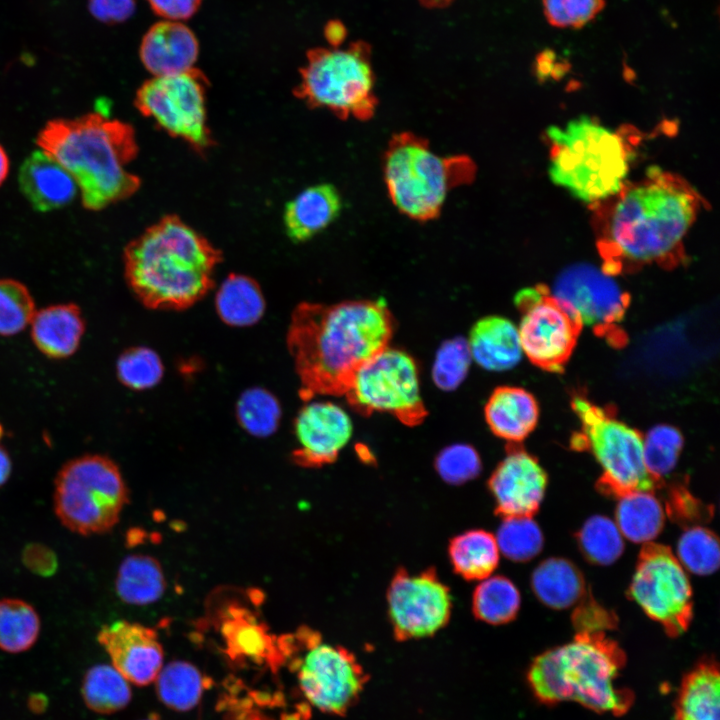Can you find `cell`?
Masks as SVG:
<instances>
[{
    "mask_svg": "<svg viewBox=\"0 0 720 720\" xmlns=\"http://www.w3.org/2000/svg\"><path fill=\"white\" fill-rule=\"evenodd\" d=\"M484 415L493 434L509 443H521L537 426L539 406L527 390L500 386L490 395Z\"/></svg>",
    "mask_w": 720,
    "mask_h": 720,
    "instance_id": "obj_26",
    "label": "cell"
},
{
    "mask_svg": "<svg viewBox=\"0 0 720 720\" xmlns=\"http://www.w3.org/2000/svg\"><path fill=\"white\" fill-rule=\"evenodd\" d=\"M387 603L399 640L435 634L447 624L452 609L449 589L433 569L415 574L399 570L388 588Z\"/></svg>",
    "mask_w": 720,
    "mask_h": 720,
    "instance_id": "obj_17",
    "label": "cell"
},
{
    "mask_svg": "<svg viewBox=\"0 0 720 720\" xmlns=\"http://www.w3.org/2000/svg\"><path fill=\"white\" fill-rule=\"evenodd\" d=\"M514 302L523 353L544 371L562 372L584 326L579 313L543 284L520 290Z\"/></svg>",
    "mask_w": 720,
    "mask_h": 720,
    "instance_id": "obj_14",
    "label": "cell"
},
{
    "mask_svg": "<svg viewBox=\"0 0 720 720\" xmlns=\"http://www.w3.org/2000/svg\"><path fill=\"white\" fill-rule=\"evenodd\" d=\"M628 594L670 637L688 629L693 618L692 588L684 567L668 546L644 543Z\"/></svg>",
    "mask_w": 720,
    "mask_h": 720,
    "instance_id": "obj_15",
    "label": "cell"
},
{
    "mask_svg": "<svg viewBox=\"0 0 720 720\" xmlns=\"http://www.w3.org/2000/svg\"><path fill=\"white\" fill-rule=\"evenodd\" d=\"M435 467L446 482L461 484L472 480L480 473L481 460L472 446L453 444L440 451Z\"/></svg>",
    "mask_w": 720,
    "mask_h": 720,
    "instance_id": "obj_46",
    "label": "cell"
},
{
    "mask_svg": "<svg viewBox=\"0 0 720 720\" xmlns=\"http://www.w3.org/2000/svg\"><path fill=\"white\" fill-rule=\"evenodd\" d=\"M616 525L634 543H647L663 529L665 512L654 492L636 491L618 498Z\"/></svg>",
    "mask_w": 720,
    "mask_h": 720,
    "instance_id": "obj_32",
    "label": "cell"
},
{
    "mask_svg": "<svg viewBox=\"0 0 720 720\" xmlns=\"http://www.w3.org/2000/svg\"><path fill=\"white\" fill-rule=\"evenodd\" d=\"M576 540L587 561L596 565H610L624 551V541L615 522L594 515L586 520L576 534Z\"/></svg>",
    "mask_w": 720,
    "mask_h": 720,
    "instance_id": "obj_39",
    "label": "cell"
},
{
    "mask_svg": "<svg viewBox=\"0 0 720 720\" xmlns=\"http://www.w3.org/2000/svg\"><path fill=\"white\" fill-rule=\"evenodd\" d=\"M684 438L679 429L668 424L652 427L643 436V457L649 474L658 482L664 483L675 468L682 451Z\"/></svg>",
    "mask_w": 720,
    "mask_h": 720,
    "instance_id": "obj_40",
    "label": "cell"
},
{
    "mask_svg": "<svg viewBox=\"0 0 720 720\" xmlns=\"http://www.w3.org/2000/svg\"><path fill=\"white\" fill-rule=\"evenodd\" d=\"M228 712L232 720H275L270 714L254 707L252 701L245 697L240 701L235 698L234 704H228ZM282 720H299L296 713L285 714Z\"/></svg>",
    "mask_w": 720,
    "mask_h": 720,
    "instance_id": "obj_53",
    "label": "cell"
},
{
    "mask_svg": "<svg viewBox=\"0 0 720 720\" xmlns=\"http://www.w3.org/2000/svg\"><path fill=\"white\" fill-rule=\"evenodd\" d=\"M520 593L508 578L489 576L479 583L473 594L472 607L481 621L500 625L512 621L520 608Z\"/></svg>",
    "mask_w": 720,
    "mask_h": 720,
    "instance_id": "obj_36",
    "label": "cell"
},
{
    "mask_svg": "<svg viewBox=\"0 0 720 720\" xmlns=\"http://www.w3.org/2000/svg\"><path fill=\"white\" fill-rule=\"evenodd\" d=\"M36 143L74 178L87 210L125 200L141 185L139 177L126 170L138 154L134 128L102 111L49 120Z\"/></svg>",
    "mask_w": 720,
    "mask_h": 720,
    "instance_id": "obj_4",
    "label": "cell"
},
{
    "mask_svg": "<svg viewBox=\"0 0 720 720\" xmlns=\"http://www.w3.org/2000/svg\"><path fill=\"white\" fill-rule=\"evenodd\" d=\"M495 538L499 552L516 562L533 559L544 544L541 529L531 517L504 518Z\"/></svg>",
    "mask_w": 720,
    "mask_h": 720,
    "instance_id": "obj_41",
    "label": "cell"
},
{
    "mask_svg": "<svg viewBox=\"0 0 720 720\" xmlns=\"http://www.w3.org/2000/svg\"><path fill=\"white\" fill-rule=\"evenodd\" d=\"M572 622L576 632H605L616 628L617 617L586 593L573 611Z\"/></svg>",
    "mask_w": 720,
    "mask_h": 720,
    "instance_id": "obj_49",
    "label": "cell"
},
{
    "mask_svg": "<svg viewBox=\"0 0 720 720\" xmlns=\"http://www.w3.org/2000/svg\"><path fill=\"white\" fill-rule=\"evenodd\" d=\"M467 343L472 359L490 371L513 368L523 354L517 327L497 315L479 319L471 328Z\"/></svg>",
    "mask_w": 720,
    "mask_h": 720,
    "instance_id": "obj_27",
    "label": "cell"
},
{
    "mask_svg": "<svg viewBox=\"0 0 720 720\" xmlns=\"http://www.w3.org/2000/svg\"><path fill=\"white\" fill-rule=\"evenodd\" d=\"M571 408L580 422L571 445L590 451L602 468L598 490L617 499L636 492H654L663 484L647 471L643 457V435L616 415V410L589 400L582 391L571 396Z\"/></svg>",
    "mask_w": 720,
    "mask_h": 720,
    "instance_id": "obj_8",
    "label": "cell"
},
{
    "mask_svg": "<svg viewBox=\"0 0 720 720\" xmlns=\"http://www.w3.org/2000/svg\"><path fill=\"white\" fill-rule=\"evenodd\" d=\"M342 199L330 183L312 185L287 202L283 223L287 236L305 242L324 231L339 216Z\"/></svg>",
    "mask_w": 720,
    "mask_h": 720,
    "instance_id": "obj_24",
    "label": "cell"
},
{
    "mask_svg": "<svg viewBox=\"0 0 720 720\" xmlns=\"http://www.w3.org/2000/svg\"><path fill=\"white\" fill-rule=\"evenodd\" d=\"M155 680L161 702L182 712L194 708L206 688V679L199 669L185 661H173L162 667Z\"/></svg>",
    "mask_w": 720,
    "mask_h": 720,
    "instance_id": "obj_34",
    "label": "cell"
},
{
    "mask_svg": "<svg viewBox=\"0 0 720 720\" xmlns=\"http://www.w3.org/2000/svg\"><path fill=\"white\" fill-rule=\"evenodd\" d=\"M119 598L132 605H147L159 600L166 590V580L157 559L135 554L119 566L115 580Z\"/></svg>",
    "mask_w": 720,
    "mask_h": 720,
    "instance_id": "obj_31",
    "label": "cell"
},
{
    "mask_svg": "<svg viewBox=\"0 0 720 720\" xmlns=\"http://www.w3.org/2000/svg\"><path fill=\"white\" fill-rule=\"evenodd\" d=\"M241 428L252 436L264 438L279 427L282 408L277 397L262 387H252L241 393L235 406Z\"/></svg>",
    "mask_w": 720,
    "mask_h": 720,
    "instance_id": "obj_38",
    "label": "cell"
},
{
    "mask_svg": "<svg viewBox=\"0 0 720 720\" xmlns=\"http://www.w3.org/2000/svg\"><path fill=\"white\" fill-rule=\"evenodd\" d=\"M97 640L109 655L112 666L135 685H148L163 667V648L150 627L117 620L104 625Z\"/></svg>",
    "mask_w": 720,
    "mask_h": 720,
    "instance_id": "obj_20",
    "label": "cell"
},
{
    "mask_svg": "<svg viewBox=\"0 0 720 720\" xmlns=\"http://www.w3.org/2000/svg\"><path fill=\"white\" fill-rule=\"evenodd\" d=\"M36 312L29 289L20 281L0 279V335L13 336L30 325Z\"/></svg>",
    "mask_w": 720,
    "mask_h": 720,
    "instance_id": "obj_44",
    "label": "cell"
},
{
    "mask_svg": "<svg viewBox=\"0 0 720 720\" xmlns=\"http://www.w3.org/2000/svg\"><path fill=\"white\" fill-rule=\"evenodd\" d=\"M18 183L26 200L38 212L67 206L75 198L78 187L70 173L41 149L24 160Z\"/></svg>",
    "mask_w": 720,
    "mask_h": 720,
    "instance_id": "obj_23",
    "label": "cell"
},
{
    "mask_svg": "<svg viewBox=\"0 0 720 720\" xmlns=\"http://www.w3.org/2000/svg\"><path fill=\"white\" fill-rule=\"evenodd\" d=\"M548 22L559 28H579L604 8V0H542Z\"/></svg>",
    "mask_w": 720,
    "mask_h": 720,
    "instance_id": "obj_47",
    "label": "cell"
},
{
    "mask_svg": "<svg viewBox=\"0 0 720 720\" xmlns=\"http://www.w3.org/2000/svg\"><path fill=\"white\" fill-rule=\"evenodd\" d=\"M296 447L293 462L315 468L336 460L349 442L353 425L347 412L329 401H306L293 423Z\"/></svg>",
    "mask_w": 720,
    "mask_h": 720,
    "instance_id": "obj_18",
    "label": "cell"
},
{
    "mask_svg": "<svg viewBox=\"0 0 720 720\" xmlns=\"http://www.w3.org/2000/svg\"><path fill=\"white\" fill-rule=\"evenodd\" d=\"M279 646L283 664L315 708L343 714L360 695L367 676L347 649L325 642L308 627L280 636Z\"/></svg>",
    "mask_w": 720,
    "mask_h": 720,
    "instance_id": "obj_11",
    "label": "cell"
},
{
    "mask_svg": "<svg viewBox=\"0 0 720 720\" xmlns=\"http://www.w3.org/2000/svg\"><path fill=\"white\" fill-rule=\"evenodd\" d=\"M22 559L24 565L41 576L53 575L57 569L55 553L42 544H29L25 547Z\"/></svg>",
    "mask_w": 720,
    "mask_h": 720,
    "instance_id": "obj_51",
    "label": "cell"
},
{
    "mask_svg": "<svg viewBox=\"0 0 720 720\" xmlns=\"http://www.w3.org/2000/svg\"><path fill=\"white\" fill-rule=\"evenodd\" d=\"M116 374L122 385L143 391L156 386L164 375V365L157 352L146 346L124 350L116 362Z\"/></svg>",
    "mask_w": 720,
    "mask_h": 720,
    "instance_id": "obj_43",
    "label": "cell"
},
{
    "mask_svg": "<svg viewBox=\"0 0 720 720\" xmlns=\"http://www.w3.org/2000/svg\"><path fill=\"white\" fill-rule=\"evenodd\" d=\"M346 35L345 25L338 20L329 21L324 28V36L331 47H340Z\"/></svg>",
    "mask_w": 720,
    "mask_h": 720,
    "instance_id": "obj_54",
    "label": "cell"
},
{
    "mask_svg": "<svg viewBox=\"0 0 720 720\" xmlns=\"http://www.w3.org/2000/svg\"><path fill=\"white\" fill-rule=\"evenodd\" d=\"M471 354L467 339L455 337L439 347L432 366V379L444 391L456 389L467 376Z\"/></svg>",
    "mask_w": 720,
    "mask_h": 720,
    "instance_id": "obj_45",
    "label": "cell"
},
{
    "mask_svg": "<svg viewBox=\"0 0 720 720\" xmlns=\"http://www.w3.org/2000/svg\"><path fill=\"white\" fill-rule=\"evenodd\" d=\"M215 309L226 325L243 328L261 320L266 310V301L256 280L232 273L217 289Z\"/></svg>",
    "mask_w": 720,
    "mask_h": 720,
    "instance_id": "obj_30",
    "label": "cell"
},
{
    "mask_svg": "<svg viewBox=\"0 0 720 720\" xmlns=\"http://www.w3.org/2000/svg\"><path fill=\"white\" fill-rule=\"evenodd\" d=\"M39 615L32 605L16 598L0 600V649L20 653L30 649L40 633Z\"/></svg>",
    "mask_w": 720,
    "mask_h": 720,
    "instance_id": "obj_37",
    "label": "cell"
},
{
    "mask_svg": "<svg viewBox=\"0 0 720 720\" xmlns=\"http://www.w3.org/2000/svg\"><path fill=\"white\" fill-rule=\"evenodd\" d=\"M667 513L679 524L695 526L711 516V508L701 503L684 486L671 487L666 502ZM690 526V527H691Z\"/></svg>",
    "mask_w": 720,
    "mask_h": 720,
    "instance_id": "obj_48",
    "label": "cell"
},
{
    "mask_svg": "<svg viewBox=\"0 0 720 720\" xmlns=\"http://www.w3.org/2000/svg\"><path fill=\"white\" fill-rule=\"evenodd\" d=\"M37 349L51 359H65L79 348L86 324L75 303L50 305L36 311L30 323Z\"/></svg>",
    "mask_w": 720,
    "mask_h": 720,
    "instance_id": "obj_25",
    "label": "cell"
},
{
    "mask_svg": "<svg viewBox=\"0 0 720 720\" xmlns=\"http://www.w3.org/2000/svg\"><path fill=\"white\" fill-rule=\"evenodd\" d=\"M199 53L194 33L179 21H160L144 35L139 55L153 76L177 74L193 67Z\"/></svg>",
    "mask_w": 720,
    "mask_h": 720,
    "instance_id": "obj_22",
    "label": "cell"
},
{
    "mask_svg": "<svg viewBox=\"0 0 720 720\" xmlns=\"http://www.w3.org/2000/svg\"><path fill=\"white\" fill-rule=\"evenodd\" d=\"M678 560L690 572L706 576L714 573L720 563L716 534L699 525L688 527L677 545Z\"/></svg>",
    "mask_w": 720,
    "mask_h": 720,
    "instance_id": "obj_42",
    "label": "cell"
},
{
    "mask_svg": "<svg viewBox=\"0 0 720 720\" xmlns=\"http://www.w3.org/2000/svg\"><path fill=\"white\" fill-rule=\"evenodd\" d=\"M547 482V474L536 457L520 443H509L506 456L488 481L496 513L503 518L532 517L542 503Z\"/></svg>",
    "mask_w": 720,
    "mask_h": 720,
    "instance_id": "obj_19",
    "label": "cell"
},
{
    "mask_svg": "<svg viewBox=\"0 0 720 720\" xmlns=\"http://www.w3.org/2000/svg\"><path fill=\"white\" fill-rule=\"evenodd\" d=\"M551 292L570 304L597 335L616 346L624 343V333L616 328L624 318L630 295L602 268L572 264L558 274Z\"/></svg>",
    "mask_w": 720,
    "mask_h": 720,
    "instance_id": "obj_16",
    "label": "cell"
},
{
    "mask_svg": "<svg viewBox=\"0 0 720 720\" xmlns=\"http://www.w3.org/2000/svg\"><path fill=\"white\" fill-rule=\"evenodd\" d=\"M91 14L104 23L127 20L135 11L136 0H88Z\"/></svg>",
    "mask_w": 720,
    "mask_h": 720,
    "instance_id": "obj_50",
    "label": "cell"
},
{
    "mask_svg": "<svg viewBox=\"0 0 720 720\" xmlns=\"http://www.w3.org/2000/svg\"><path fill=\"white\" fill-rule=\"evenodd\" d=\"M86 706L100 714H111L125 708L131 700L127 680L107 664L92 666L85 674L81 687Z\"/></svg>",
    "mask_w": 720,
    "mask_h": 720,
    "instance_id": "obj_35",
    "label": "cell"
},
{
    "mask_svg": "<svg viewBox=\"0 0 720 720\" xmlns=\"http://www.w3.org/2000/svg\"><path fill=\"white\" fill-rule=\"evenodd\" d=\"M207 88L206 76L196 68L153 76L138 88L134 105L170 136L203 153L213 145L207 124Z\"/></svg>",
    "mask_w": 720,
    "mask_h": 720,
    "instance_id": "obj_13",
    "label": "cell"
},
{
    "mask_svg": "<svg viewBox=\"0 0 720 720\" xmlns=\"http://www.w3.org/2000/svg\"><path fill=\"white\" fill-rule=\"evenodd\" d=\"M719 705L718 665L704 659L683 677L673 720H719Z\"/></svg>",
    "mask_w": 720,
    "mask_h": 720,
    "instance_id": "obj_28",
    "label": "cell"
},
{
    "mask_svg": "<svg viewBox=\"0 0 720 720\" xmlns=\"http://www.w3.org/2000/svg\"><path fill=\"white\" fill-rule=\"evenodd\" d=\"M453 1L454 0H419V2L426 8H445Z\"/></svg>",
    "mask_w": 720,
    "mask_h": 720,
    "instance_id": "obj_57",
    "label": "cell"
},
{
    "mask_svg": "<svg viewBox=\"0 0 720 720\" xmlns=\"http://www.w3.org/2000/svg\"><path fill=\"white\" fill-rule=\"evenodd\" d=\"M344 395L351 408L363 416L386 412L405 425L416 426L428 414L415 360L390 346L356 370Z\"/></svg>",
    "mask_w": 720,
    "mask_h": 720,
    "instance_id": "obj_12",
    "label": "cell"
},
{
    "mask_svg": "<svg viewBox=\"0 0 720 720\" xmlns=\"http://www.w3.org/2000/svg\"><path fill=\"white\" fill-rule=\"evenodd\" d=\"M626 656L605 632H576L569 643L546 650L532 661L527 679L544 704L573 701L597 712L625 714L634 695L615 684Z\"/></svg>",
    "mask_w": 720,
    "mask_h": 720,
    "instance_id": "obj_5",
    "label": "cell"
},
{
    "mask_svg": "<svg viewBox=\"0 0 720 720\" xmlns=\"http://www.w3.org/2000/svg\"><path fill=\"white\" fill-rule=\"evenodd\" d=\"M143 720H161V719L158 716L152 714L148 718L143 719Z\"/></svg>",
    "mask_w": 720,
    "mask_h": 720,
    "instance_id": "obj_58",
    "label": "cell"
},
{
    "mask_svg": "<svg viewBox=\"0 0 720 720\" xmlns=\"http://www.w3.org/2000/svg\"><path fill=\"white\" fill-rule=\"evenodd\" d=\"M395 321L384 300L302 302L292 311L286 344L299 396H342L356 370L389 346Z\"/></svg>",
    "mask_w": 720,
    "mask_h": 720,
    "instance_id": "obj_2",
    "label": "cell"
},
{
    "mask_svg": "<svg viewBox=\"0 0 720 720\" xmlns=\"http://www.w3.org/2000/svg\"><path fill=\"white\" fill-rule=\"evenodd\" d=\"M375 79L368 43L314 48L307 52L294 95L310 108L327 109L340 119L365 121L378 105Z\"/></svg>",
    "mask_w": 720,
    "mask_h": 720,
    "instance_id": "obj_9",
    "label": "cell"
},
{
    "mask_svg": "<svg viewBox=\"0 0 720 720\" xmlns=\"http://www.w3.org/2000/svg\"><path fill=\"white\" fill-rule=\"evenodd\" d=\"M553 184L585 203L599 204L626 184L630 150L623 135L588 116L547 129Z\"/></svg>",
    "mask_w": 720,
    "mask_h": 720,
    "instance_id": "obj_6",
    "label": "cell"
},
{
    "mask_svg": "<svg viewBox=\"0 0 720 720\" xmlns=\"http://www.w3.org/2000/svg\"><path fill=\"white\" fill-rule=\"evenodd\" d=\"M10 168L9 157L5 149L0 145V185L5 181L8 176Z\"/></svg>",
    "mask_w": 720,
    "mask_h": 720,
    "instance_id": "obj_56",
    "label": "cell"
},
{
    "mask_svg": "<svg viewBox=\"0 0 720 720\" xmlns=\"http://www.w3.org/2000/svg\"><path fill=\"white\" fill-rule=\"evenodd\" d=\"M151 9L165 20L188 19L198 10L201 0H147Z\"/></svg>",
    "mask_w": 720,
    "mask_h": 720,
    "instance_id": "obj_52",
    "label": "cell"
},
{
    "mask_svg": "<svg viewBox=\"0 0 720 720\" xmlns=\"http://www.w3.org/2000/svg\"><path fill=\"white\" fill-rule=\"evenodd\" d=\"M220 635L224 653L235 662L266 665L276 670L283 664L279 637L248 608L229 606L221 613Z\"/></svg>",
    "mask_w": 720,
    "mask_h": 720,
    "instance_id": "obj_21",
    "label": "cell"
},
{
    "mask_svg": "<svg viewBox=\"0 0 720 720\" xmlns=\"http://www.w3.org/2000/svg\"><path fill=\"white\" fill-rule=\"evenodd\" d=\"M601 204L602 270L615 276L650 264L665 268L679 264L700 198L684 179L654 167Z\"/></svg>",
    "mask_w": 720,
    "mask_h": 720,
    "instance_id": "obj_1",
    "label": "cell"
},
{
    "mask_svg": "<svg viewBox=\"0 0 720 720\" xmlns=\"http://www.w3.org/2000/svg\"><path fill=\"white\" fill-rule=\"evenodd\" d=\"M476 175L466 155L440 156L428 141L411 132L394 134L383 159L387 193L398 211L420 222L437 218L448 193L470 184Z\"/></svg>",
    "mask_w": 720,
    "mask_h": 720,
    "instance_id": "obj_7",
    "label": "cell"
},
{
    "mask_svg": "<svg viewBox=\"0 0 720 720\" xmlns=\"http://www.w3.org/2000/svg\"><path fill=\"white\" fill-rule=\"evenodd\" d=\"M11 471V458L6 449L0 445V487L9 479Z\"/></svg>",
    "mask_w": 720,
    "mask_h": 720,
    "instance_id": "obj_55",
    "label": "cell"
},
{
    "mask_svg": "<svg viewBox=\"0 0 720 720\" xmlns=\"http://www.w3.org/2000/svg\"><path fill=\"white\" fill-rule=\"evenodd\" d=\"M531 587L544 605L552 609H567L578 603L587 593L583 574L571 561L548 558L541 562L531 576Z\"/></svg>",
    "mask_w": 720,
    "mask_h": 720,
    "instance_id": "obj_29",
    "label": "cell"
},
{
    "mask_svg": "<svg viewBox=\"0 0 720 720\" xmlns=\"http://www.w3.org/2000/svg\"><path fill=\"white\" fill-rule=\"evenodd\" d=\"M495 536L484 530H470L452 539L449 557L454 570L467 580H483L499 563Z\"/></svg>",
    "mask_w": 720,
    "mask_h": 720,
    "instance_id": "obj_33",
    "label": "cell"
},
{
    "mask_svg": "<svg viewBox=\"0 0 720 720\" xmlns=\"http://www.w3.org/2000/svg\"><path fill=\"white\" fill-rule=\"evenodd\" d=\"M3 435H4V429H3L2 424L0 423V440L3 437Z\"/></svg>",
    "mask_w": 720,
    "mask_h": 720,
    "instance_id": "obj_59",
    "label": "cell"
},
{
    "mask_svg": "<svg viewBox=\"0 0 720 720\" xmlns=\"http://www.w3.org/2000/svg\"><path fill=\"white\" fill-rule=\"evenodd\" d=\"M222 259L201 233L177 215H166L127 244L124 276L144 307L181 311L212 290Z\"/></svg>",
    "mask_w": 720,
    "mask_h": 720,
    "instance_id": "obj_3",
    "label": "cell"
},
{
    "mask_svg": "<svg viewBox=\"0 0 720 720\" xmlns=\"http://www.w3.org/2000/svg\"><path fill=\"white\" fill-rule=\"evenodd\" d=\"M128 489L109 457L86 454L66 462L54 481V511L70 531L89 536L110 531L128 503Z\"/></svg>",
    "mask_w": 720,
    "mask_h": 720,
    "instance_id": "obj_10",
    "label": "cell"
}]
</instances>
